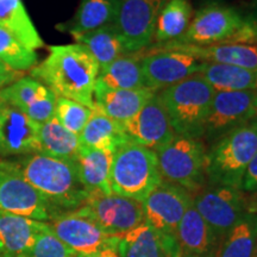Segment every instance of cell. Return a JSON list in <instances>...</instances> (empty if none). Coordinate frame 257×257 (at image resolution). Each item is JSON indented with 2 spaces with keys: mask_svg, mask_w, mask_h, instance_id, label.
<instances>
[{
  "mask_svg": "<svg viewBox=\"0 0 257 257\" xmlns=\"http://www.w3.org/2000/svg\"><path fill=\"white\" fill-rule=\"evenodd\" d=\"M99 67L79 43L49 47V55L31 69V78L46 85L56 96L72 99L94 108V88Z\"/></svg>",
  "mask_w": 257,
  "mask_h": 257,
  "instance_id": "obj_1",
  "label": "cell"
},
{
  "mask_svg": "<svg viewBox=\"0 0 257 257\" xmlns=\"http://www.w3.org/2000/svg\"><path fill=\"white\" fill-rule=\"evenodd\" d=\"M14 161L22 176L49 201L57 213L78 210L88 198L75 161L56 159L42 153Z\"/></svg>",
  "mask_w": 257,
  "mask_h": 257,
  "instance_id": "obj_2",
  "label": "cell"
},
{
  "mask_svg": "<svg viewBox=\"0 0 257 257\" xmlns=\"http://www.w3.org/2000/svg\"><path fill=\"white\" fill-rule=\"evenodd\" d=\"M174 44L257 43V19L244 18L236 9L210 3L195 12L191 24Z\"/></svg>",
  "mask_w": 257,
  "mask_h": 257,
  "instance_id": "obj_3",
  "label": "cell"
},
{
  "mask_svg": "<svg viewBox=\"0 0 257 257\" xmlns=\"http://www.w3.org/2000/svg\"><path fill=\"white\" fill-rule=\"evenodd\" d=\"M256 153L257 115L210 146L206 154L207 184L240 189L246 167Z\"/></svg>",
  "mask_w": 257,
  "mask_h": 257,
  "instance_id": "obj_4",
  "label": "cell"
},
{
  "mask_svg": "<svg viewBox=\"0 0 257 257\" xmlns=\"http://www.w3.org/2000/svg\"><path fill=\"white\" fill-rule=\"evenodd\" d=\"M214 92L199 74L157 92L175 135L202 140Z\"/></svg>",
  "mask_w": 257,
  "mask_h": 257,
  "instance_id": "obj_5",
  "label": "cell"
},
{
  "mask_svg": "<svg viewBox=\"0 0 257 257\" xmlns=\"http://www.w3.org/2000/svg\"><path fill=\"white\" fill-rule=\"evenodd\" d=\"M162 180L154 150L127 142L114 152L110 176L114 194L142 202Z\"/></svg>",
  "mask_w": 257,
  "mask_h": 257,
  "instance_id": "obj_6",
  "label": "cell"
},
{
  "mask_svg": "<svg viewBox=\"0 0 257 257\" xmlns=\"http://www.w3.org/2000/svg\"><path fill=\"white\" fill-rule=\"evenodd\" d=\"M155 153L163 180L180 186L191 194L205 188L207 149L204 141L175 135Z\"/></svg>",
  "mask_w": 257,
  "mask_h": 257,
  "instance_id": "obj_7",
  "label": "cell"
},
{
  "mask_svg": "<svg viewBox=\"0 0 257 257\" xmlns=\"http://www.w3.org/2000/svg\"><path fill=\"white\" fill-rule=\"evenodd\" d=\"M0 210L40 221L60 214L22 176L15 161L6 159H0Z\"/></svg>",
  "mask_w": 257,
  "mask_h": 257,
  "instance_id": "obj_8",
  "label": "cell"
},
{
  "mask_svg": "<svg viewBox=\"0 0 257 257\" xmlns=\"http://www.w3.org/2000/svg\"><path fill=\"white\" fill-rule=\"evenodd\" d=\"M167 0H115L113 25L127 54L142 53L153 44L156 21Z\"/></svg>",
  "mask_w": 257,
  "mask_h": 257,
  "instance_id": "obj_9",
  "label": "cell"
},
{
  "mask_svg": "<svg viewBox=\"0 0 257 257\" xmlns=\"http://www.w3.org/2000/svg\"><path fill=\"white\" fill-rule=\"evenodd\" d=\"M48 224L57 238L76 253L115 249L120 237L106 232L100 225L79 210L62 212L51 218Z\"/></svg>",
  "mask_w": 257,
  "mask_h": 257,
  "instance_id": "obj_10",
  "label": "cell"
},
{
  "mask_svg": "<svg viewBox=\"0 0 257 257\" xmlns=\"http://www.w3.org/2000/svg\"><path fill=\"white\" fill-rule=\"evenodd\" d=\"M193 205L221 242L249 210L243 192L229 186H210L195 194Z\"/></svg>",
  "mask_w": 257,
  "mask_h": 257,
  "instance_id": "obj_11",
  "label": "cell"
},
{
  "mask_svg": "<svg viewBox=\"0 0 257 257\" xmlns=\"http://www.w3.org/2000/svg\"><path fill=\"white\" fill-rule=\"evenodd\" d=\"M78 210L114 236H121L144 221L142 202L114 193H89L85 204Z\"/></svg>",
  "mask_w": 257,
  "mask_h": 257,
  "instance_id": "obj_12",
  "label": "cell"
},
{
  "mask_svg": "<svg viewBox=\"0 0 257 257\" xmlns=\"http://www.w3.org/2000/svg\"><path fill=\"white\" fill-rule=\"evenodd\" d=\"M146 88L159 92L199 73L202 61L176 50L150 48L138 53Z\"/></svg>",
  "mask_w": 257,
  "mask_h": 257,
  "instance_id": "obj_13",
  "label": "cell"
},
{
  "mask_svg": "<svg viewBox=\"0 0 257 257\" xmlns=\"http://www.w3.org/2000/svg\"><path fill=\"white\" fill-rule=\"evenodd\" d=\"M255 91H216L205 121L204 136L208 146L216 143L234 127L256 117Z\"/></svg>",
  "mask_w": 257,
  "mask_h": 257,
  "instance_id": "obj_14",
  "label": "cell"
},
{
  "mask_svg": "<svg viewBox=\"0 0 257 257\" xmlns=\"http://www.w3.org/2000/svg\"><path fill=\"white\" fill-rule=\"evenodd\" d=\"M192 202L191 193L162 180L142 201L144 221L161 233L174 236Z\"/></svg>",
  "mask_w": 257,
  "mask_h": 257,
  "instance_id": "obj_15",
  "label": "cell"
},
{
  "mask_svg": "<svg viewBox=\"0 0 257 257\" xmlns=\"http://www.w3.org/2000/svg\"><path fill=\"white\" fill-rule=\"evenodd\" d=\"M56 98L55 93L31 76L19 78L0 89V101L17 108L38 124L54 117Z\"/></svg>",
  "mask_w": 257,
  "mask_h": 257,
  "instance_id": "obj_16",
  "label": "cell"
},
{
  "mask_svg": "<svg viewBox=\"0 0 257 257\" xmlns=\"http://www.w3.org/2000/svg\"><path fill=\"white\" fill-rule=\"evenodd\" d=\"M131 142L156 152L175 136L157 92L136 115L121 124Z\"/></svg>",
  "mask_w": 257,
  "mask_h": 257,
  "instance_id": "obj_17",
  "label": "cell"
},
{
  "mask_svg": "<svg viewBox=\"0 0 257 257\" xmlns=\"http://www.w3.org/2000/svg\"><path fill=\"white\" fill-rule=\"evenodd\" d=\"M38 127L40 124L17 108L0 101V157L40 153Z\"/></svg>",
  "mask_w": 257,
  "mask_h": 257,
  "instance_id": "obj_18",
  "label": "cell"
},
{
  "mask_svg": "<svg viewBox=\"0 0 257 257\" xmlns=\"http://www.w3.org/2000/svg\"><path fill=\"white\" fill-rule=\"evenodd\" d=\"M152 48L181 51L204 62L231 64L257 74V43L212 44V46L166 43L161 46H152Z\"/></svg>",
  "mask_w": 257,
  "mask_h": 257,
  "instance_id": "obj_19",
  "label": "cell"
},
{
  "mask_svg": "<svg viewBox=\"0 0 257 257\" xmlns=\"http://www.w3.org/2000/svg\"><path fill=\"white\" fill-rule=\"evenodd\" d=\"M115 250L120 257H181L175 237L159 232L146 221L121 234Z\"/></svg>",
  "mask_w": 257,
  "mask_h": 257,
  "instance_id": "obj_20",
  "label": "cell"
},
{
  "mask_svg": "<svg viewBox=\"0 0 257 257\" xmlns=\"http://www.w3.org/2000/svg\"><path fill=\"white\" fill-rule=\"evenodd\" d=\"M174 237L181 257H213L220 244L193 202L180 221Z\"/></svg>",
  "mask_w": 257,
  "mask_h": 257,
  "instance_id": "obj_21",
  "label": "cell"
},
{
  "mask_svg": "<svg viewBox=\"0 0 257 257\" xmlns=\"http://www.w3.org/2000/svg\"><path fill=\"white\" fill-rule=\"evenodd\" d=\"M46 221L30 219L0 210V253L2 257H24Z\"/></svg>",
  "mask_w": 257,
  "mask_h": 257,
  "instance_id": "obj_22",
  "label": "cell"
},
{
  "mask_svg": "<svg viewBox=\"0 0 257 257\" xmlns=\"http://www.w3.org/2000/svg\"><path fill=\"white\" fill-rule=\"evenodd\" d=\"M156 92L152 89H113L95 83V107L123 124L136 115Z\"/></svg>",
  "mask_w": 257,
  "mask_h": 257,
  "instance_id": "obj_23",
  "label": "cell"
},
{
  "mask_svg": "<svg viewBox=\"0 0 257 257\" xmlns=\"http://www.w3.org/2000/svg\"><path fill=\"white\" fill-rule=\"evenodd\" d=\"M113 154L105 150L80 147L75 162L79 178L83 187L87 189L88 194L94 192L112 194L110 176Z\"/></svg>",
  "mask_w": 257,
  "mask_h": 257,
  "instance_id": "obj_24",
  "label": "cell"
},
{
  "mask_svg": "<svg viewBox=\"0 0 257 257\" xmlns=\"http://www.w3.org/2000/svg\"><path fill=\"white\" fill-rule=\"evenodd\" d=\"M82 147L114 153L123 144L131 142L120 123L106 115L99 108H93L92 115L79 135Z\"/></svg>",
  "mask_w": 257,
  "mask_h": 257,
  "instance_id": "obj_25",
  "label": "cell"
},
{
  "mask_svg": "<svg viewBox=\"0 0 257 257\" xmlns=\"http://www.w3.org/2000/svg\"><path fill=\"white\" fill-rule=\"evenodd\" d=\"M114 14L115 0H80L74 17L57 25V29L69 32L73 37L79 36L113 24Z\"/></svg>",
  "mask_w": 257,
  "mask_h": 257,
  "instance_id": "obj_26",
  "label": "cell"
},
{
  "mask_svg": "<svg viewBox=\"0 0 257 257\" xmlns=\"http://www.w3.org/2000/svg\"><path fill=\"white\" fill-rule=\"evenodd\" d=\"M0 28L29 49L36 50L44 46L22 0H0Z\"/></svg>",
  "mask_w": 257,
  "mask_h": 257,
  "instance_id": "obj_27",
  "label": "cell"
},
{
  "mask_svg": "<svg viewBox=\"0 0 257 257\" xmlns=\"http://www.w3.org/2000/svg\"><path fill=\"white\" fill-rule=\"evenodd\" d=\"M198 74L214 91H255L257 88L256 73L231 64L202 61Z\"/></svg>",
  "mask_w": 257,
  "mask_h": 257,
  "instance_id": "obj_28",
  "label": "cell"
},
{
  "mask_svg": "<svg viewBox=\"0 0 257 257\" xmlns=\"http://www.w3.org/2000/svg\"><path fill=\"white\" fill-rule=\"evenodd\" d=\"M96 83L113 89L146 88L140 54H126L102 67Z\"/></svg>",
  "mask_w": 257,
  "mask_h": 257,
  "instance_id": "obj_29",
  "label": "cell"
},
{
  "mask_svg": "<svg viewBox=\"0 0 257 257\" xmlns=\"http://www.w3.org/2000/svg\"><path fill=\"white\" fill-rule=\"evenodd\" d=\"M192 18L193 8L189 0H167L157 17L153 46L178 40L188 29Z\"/></svg>",
  "mask_w": 257,
  "mask_h": 257,
  "instance_id": "obj_30",
  "label": "cell"
},
{
  "mask_svg": "<svg viewBox=\"0 0 257 257\" xmlns=\"http://www.w3.org/2000/svg\"><path fill=\"white\" fill-rule=\"evenodd\" d=\"M257 246V213L248 211L221 239L213 257H253Z\"/></svg>",
  "mask_w": 257,
  "mask_h": 257,
  "instance_id": "obj_31",
  "label": "cell"
},
{
  "mask_svg": "<svg viewBox=\"0 0 257 257\" xmlns=\"http://www.w3.org/2000/svg\"><path fill=\"white\" fill-rule=\"evenodd\" d=\"M74 40L91 53L100 68L127 54L123 38L113 24L74 36Z\"/></svg>",
  "mask_w": 257,
  "mask_h": 257,
  "instance_id": "obj_32",
  "label": "cell"
},
{
  "mask_svg": "<svg viewBox=\"0 0 257 257\" xmlns=\"http://www.w3.org/2000/svg\"><path fill=\"white\" fill-rule=\"evenodd\" d=\"M40 153L56 159L75 161L78 157L80 140L78 135L70 133L53 117L38 127Z\"/></svg>",
  "mask_w": 257,
  "mask_h": 257,
  "instance_id": "obj_33",
  "label": "cell"
},
{
  "mask_svg": "<svg viewBox=\"0 0 257 257\" xmlns=\"http://www.w3.org/2000/svg\"><path fill=\"white\" fill-rule=\"evenodd\" d=\"M0 61L15 72L31 70L37 64V55L12 36L5 29L0 28Z\"/></svg>",
  "mask_w": 257,
  "mask_h": 257,
  "instance_id": "obj_34",
  "label": "cell"
},
{
  "mask_svg": "<svg viewBox=\"0 0 257 257\" xmlns=\"http://www.w3.org/2000/svg\"><path fill=\"white\" fill-rule=\"evenodd\" d=\"M93 110L72 99L57 96L54 117L70 133L79 135L91 118Z\"/></svg>",
  "mask_w": 257,
  "mask_h": 257,
  "instance_id": "obj_35",
  "label": "cell"
},
{
  "mask_svg": "<svg viewBox=\"0 0 257 257\" xmlns=\"http://www.w3.org/2000/svg\"><path fill=\"white\" fill-rule=\"evenodd\" d=\"M75 251L57 238L47 223V226L37 234L31 249L24 257H75Z\"/></svg>",
  "mask_w": 257,
  "mask_h": 257,
  "instance_id": "obj_36",
  "label": "cell"
},
{
  "mask_svg": "<svg viewBox=\"0 0 257 257\" xmlns=\"http://www.w3.org/2000/svg\"><path fill=\"white\" fill-rule=\"evenodd\" d=\"M240 191L246 193H257V153L246 167L244 173Z\"/></svg>",
  "mask_w": 257,
  "mask_h": 257,
  "instance_id": "obj_37",
  "label": "cell"
},
{
  "mask_svg": "<svg viewBox=\"0 0 257 257\" xmlns=\"http://www.w3.org/2000/svg\"><path fill=\"white\" fill-rule=\"evenodd\" d=\"M19 79L17 72L9 68L5 63L0 61V89L9 86L10 83L15 82L16 80Z\"/></svg>",
  "mask_w": 257,
  "mask_h": 257,
  "instance_id": "obj_38",
  "label": "cell"
},
{
  "mask_svg": "<svg viewBox=\"0 0 257 257\" xmlns=\"http://www.w3.org/2000/svg\"><path fill=\"white\" fill-rule=\"evenodd\" d=\"M75 257H120L115 249H104L91 253H76Z\"/></svg>",
  "mask_w": 257,
  "mask_h": 257,
  "instance_id": "obj_39",
  "label": "cell"
},
{
  "mask_svg": "<svg viewBox=\"0 0 257 257\" xmlns=\"http://www.w3.org/2000/svg\"><path fill=\"white\" fill-rule=\"evenodd\" d=\"M253 107H255L257 113V88L255 89V98H253Z\"/></svg>",
  "mask_w": 257,
  "mask_h": 257,
  "instance_id": "obj_40",
  "label": "cell"
},
{
  "mask_svg": "<svg viewBox=\"0 0 257 257\" xmlns=\"http://www.w3.org/2000/svg\"><path fill=\"white\" fill-rule=\"evenodd\" d=\"M205 2H208V3H217V0H205Z\"/></svg>",
  "mask_w": 257,
  "mask_h": 257,
  "instance_id": "obj_41",
  "label": "cell"
},
{
  "mask_svg": "<svg viewBox=\"0 0 257 257\" xmlns=\"http://www.w3.org/2000/svg\"><path fill=\"white\" fill-rule=\"evenodd\" d=\"M253 257H257V251H256V253H255V256H253Z\"/></svg>",
  "mask_w": 257,
  "mask_h": 257,
  "instance_id": "obj_42",
  "label": "cell"
},
{
  "mask_svg": "<svg viewBox=\"0 0 257 257\" xmlns=\"http://www.w3.org/2000/svg\"><path fill=\"white\" fill-rule=\"evenodd\" d=\"M0 257H2V253H0Z\"/></svg>",
  "mask_w": 257,
  "mask_h": 257,
  "instance_id": "obj_43",
  "label": "cell"
}]
</instances>
